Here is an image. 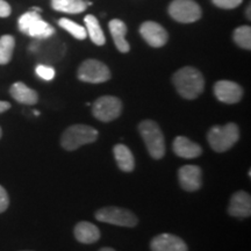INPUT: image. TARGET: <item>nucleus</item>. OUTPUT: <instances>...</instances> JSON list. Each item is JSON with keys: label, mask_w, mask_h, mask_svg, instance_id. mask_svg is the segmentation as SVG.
Wrapping results in <instances>:
<instances>
[{"label": "nucleus", "mask_w": 251, "mask_h": 251, "mask_svg": "<svg viewBox=\"0 0 251 251\" xmlns=\"http://www.w3.org/2000/svg\"><path fill=\"white\" fill-rule=\"evenodd\" d=\"M172 81L179 96L188 100L198 98L205 89L202 74L192 67L179 69L172 77Z\"/></svg>", "instance_id": "f257e3e1"}, {"label": "nucleus", "mask_w": 251, "mask_h": 251, "mask_svg": "<svg viewBox=\"0 0 251 251\" xmlns=\"http://www.w3.org/2000/svg\"><path fill=\"white\" fill-rule=\"evenodd\" d=\"M240 139V129L234 122L225 126H213L207 134L209 146L216 152L228 151Z\"/></svg>", "instance_id": "f03ea898"}, {"label": "nucleus", "mask_w": 251, "mask_h": 251, "mask_svg": "<svg viewBox=\"0 0 251 251\" xmlns=\"http://www.w3.org/2000/svg\"><path fill=\"white\" fill-rule=\"evenodd\" d=\"M98 130L86 125H74L65 129L61 137L62 147L68 151H74L80 147L96 142Z\"/></svg>", "instance_id": "7ed1b4c3"}, {"label": "nucleus", "mask_w": 251, "mask_h": 251, "mask_svg": "<svg viewBox=\"0 0 251 251\" xmlns=\"http://www.w3.org/2000/svg\"><path fill=\"white\" fill-rule=\"evenodd\" d=\"M139 131L150 156L155 159L163 158L165 155V141L159 126L152 120H146L139 125Z\"/></svg>", "instance_id": "20e7f679"}, {"label": "nucleus", "mask_w": 251, "mask_h": 251, "mask_svg": "<svg viewBox=\"0 0 251 251\" xmlns=\"http://www.w3.org/2000/svg\"><path fill=\"white\" fill-rule=\"evenodd\" d=\"M19 29L35 39H48L55 34V29L48 23L42 20L40 13L30 9L19 18Z\"/></svg>", "instance_id": "39448f33"}, {"label": "nucleus", "mask_w": 251, "mask_h": 251, "mask_svg": "<svg viewBox=\"0 0 251 251\" xmlns=\"http://www.w3.org/2000/svg\"><path fill=\"white\" fill-rule=\"evenodd\" d=\"M96 219L105 224L133 228L137 225V218L134 213L120 207H103L96 213Z\"/></svg>", "instance_id": "423d86ee"}, {"label": "nucleus", "mask_w": 251, "mask_h": 251, "mask_svg": "<svg viewBox=\"0 0 251 251\" xmlns=\"http://www.w3.org/2000/svg\"><path fill=\"white\" fill-rule=\"evenodd\" d=\"M169 14L181 24H192L201 18V8L194 0H174L169 5Z\"/></svg>", "instance_id": "0eeeda50"}, {"label": "nucleus", "mask_w": 251, "mask_h": 251, "mask_svg": "<svg viewBox=\"0 0 251 251\" xmlns=\"http://www.w3.org/2000/svg\"><path fill=\"white\" fill-rule=\"evenodd\" d=\"M78 78L85 83H105L111 79V71L107 65L98 59H86L78 69Z\"/></svg>", "instance_id": "6e6552de"}, {"label": "nucleus", "mask_w": 251, "mask_h": 251, "mask_svg": "<svg viewBox=\"0 0 251 251\" xmlns=\"http://www.w3.org/2000/svg\"><path fill=\"white\" fill-rule=\"evenodd\" d=\"M122 112L121 100L113 96H102L94 101L92 113L101 122H111L120 117Z\"/></svg>", "instance_id": "1a4fd4ad"}, {"label": "nucleus", "mask_w": 251, "mask_h": 251, "mask_svg": "<svg viewBox=\"0 0 251 251\" xmlns=\"http://www.w3.org/2000/svg\"><path fill=\"white\" fill-rule=\"evenodd\" d=\"M141 36L152 48H161L168 42L169 35L164 27L155 21H146L140 27Z\"/></svg>", "instance_id": "9d476101"}, {"label": "nucleus", "mask_w": 251, "mask_h": 251, "mask_svg": "<svg viewBox=\"0 0 251 251\" xmlns=\"http://www.w3.org/2000/svg\"><path fill=\"white\" fill-rule=\"evenodd\" d=\"M214 94L216 99L225 103H236L242 99L243 89L237 83L230 80L216 81L214 85Z\"/></svg>", "instance_id": "9b49d317"}, {"label": "nucleus", "mask_w": 251, "mask_h": 251, "mask_svg": "<svg viewBox=\"0 0 251 251\" xmlns=\"http://www.w3.org/2000/svg\"><path fill=\"white\" fill-rule=\"evenodd\" d=\"M181 188L187 192H196L201 187V169L197 165H184L178 171Z\"/></svg>", "instance_id": "f8f14e48"}, {"label": "nucleus", "mask_w": 251, "mask_h": 251, "mask_svg": "<svg viewBox=\"0 0 251 251\" xmlns=\"http://www.w3.org/2000/svg\"><path fill=\"white\" fill-rule=\"evenodd\" d=\"M150 249L151 251H187V246L176 235L161 234L152 238Z\"/></svg>", "instance_id": "ddd939ff"}, {"label": "nucleus", "mask_w": 251, "mask_h": 251, "mask_svg": "<svg viewBox=\"0 0 251 251\" xmlns=\"http://www.w3.org/2000/svg\"><path fill=\"white\" fill-rule=\"evenodd\" d=\"M228 213L234 218L246 219L251 214V198L250 194L244 191L234 193L229 202Z\"/></svg>", "instance_id": "4468645a"}, {"label": "nucleus", "mask_w": 251, "mask_h": 251, "mask_svg": "<svg viewBox=\"0 0 251 251\" xmlns=\"http://www.w3.org/2000/svg\"><path fill=\"white\" fill-rule=\"evenodd\" d=\"M172 148L176 155L183 158H197L202 153V149L199 144L185 136L176 137Z\"/></svg>", "instance_id": "2eb2a0df"}, {"label": "nucleus", "mask_w": 251, "mask_h": 251, "mask_svg": "<svg viewBox=\"0 0 251 251\" xmlns=\"http://www.w3.org/2000/svg\"><path fill=\"white\" fill-rule=\"evenodd\" d=\"M109 31L114 41V45L120 52H128L130 50L129 43L126 40V34H127V26L120 19H113L108 24Z\"/></svg>", "instance_id": "dca6fc26"}, {"label": "nucleus", "mask_w": 251, "mask_h": 251, "mask_svg": "<svg viewBox=\"0 0 251 251\" xmlns=\"http://www.w3.org/2000/svg\"><path fill=\"white\" fill-rule=\"evenodd\" d=\"M12 98L24 105H35L39 101V94L35 90L28 87L23 81H17L9 89Z\"/></svg>", "instance_id": "f3484780"}, {"label": "nucleus", "mask_w": 251, "mask_h": 251, "mask_svg": "<svg viewBox=\"0 0 251 251\" xmlns=\"http://www.w3.org/2000/svg\"><path fill=\"white\" fill-rule=\"evenodd\" d=\"M75 237L78 242L83 244H92L99 241L100 230L91 222H79L75 227Z\"/></svg>", "instance_id": "a211bd4d"}, {"label": "nucleus", "mask_w": 251, "mask_h": 251, "mask_svg": "<svg viewBox=\"0 0 251 251\" xmlns=\"http://www.w3.org/2000/svg\"><path fill=\"white\" fill-rule=\"evenodd\" d=\"M92 5V2L85 0H51V7L57 12H63L68 14L83 13L87 6Z\"/></svg>", "instance_id": "6ab92c4d"}, {"label": "nucleus", "mask_w": 251, "mask_h": 251, "mask_svg": "<svg viewBox=\"0 0 251 251\" xmlns=\"http://www.w3.org/2000/svg\"><path fill=\"white\" fill-rule=\"evenodd\" d=\"M113 152H114L115 161H117L121 171L131 172L134 170L135 159L128 147H126L125 144H117L113 149Z\"/></svg>", "instance_id": "aec40b11"}, {"label": "nucleus", "mask_w": 251, "mask_h": 251, "mask_svg": "<svg viewBox=\"0 0 251 251\" xmlns=\"http://www.w3.org/2000/svg\"><path fill=\"white\" fill-rule=\"evenodd\" d=\"M84 23H85V29H86L87 35L90 36L91 41H92L94 45L97 46L105 45L106 42L105 34H103L98 19L92 14H89L84 18Z\"/></svg>", "instance_id": "412c9836"}, {"label": "nucleus", "mask_w": 251, "mask_h": 251, "mask_svg": "<svg viewBox=\"0 0 251 251\" xmlns=\"http://www.w3.org/2000/svg\"><path fill=\"white\" fill-rule=\"evenodd\" d=\"M15 40L12 35H2L0 37V65L9 63L13 56Z\"/></svg>", "instance_id": "4be33fe9"}, {"label": "nucleus", "mask_w": 251, "mask_h": 251, "mask_svg": "<svg viewBox=\"0 0 251 251\" xmlns=\"http://www.w3.org/2000/svg\"><path fill=\"white\" fill-rule=\"evenodd\" d=\"M59 27L63 28L64 30H67L68 33H70L75 39L77 40H85L87 37V33L85 27L80 26L79 24L75 23V21L70 20V19L62 18L58 20Z\"/></svg>", "instance_id": "5701e85b"}, {"label": "nucleus", "mask_w": 251, "mask_h": 251, "mask_svg": "<svg viewBox=\"0 0 251 251\" xmlns=\"http://www.w3.org/2000/svg\"><path fill=\"white\" fill-rule=\"evenodd\" d=\"M234 41L241 48L251 49V28L250 26H241L234 30Z\"/></svg>", "instance_id": "b1692460"}, {"label": "nucleus", "mask_w": 251, "mask_h": 251, "mask_svg": "<svg viewBox=\"0 0 251 251\" xmlns=\"http://www.w3.org/2000/svg\"><path fill=\"white\" fill-rule=\"evenodd\" d=\"M36 75L40 78H42L43 80H52L55 77V70L52 68L47 67V65H37L36 69Z\"/></svg>", "instance_id": "393cba45"}, {"label": "nucleus", "mask_w": 251, "mask_h": 251, "mask_svg": "<svg viewBox=\"0 0 251 251\" xmlns=\"http://www.w3.org/2000/svg\"><path fill=\"white\" fill-rule=\"evenodd\" d=\"M243 0H212L215 6L224 9H233L242 4Z\"/></svg>", "instance_id": "a878e982"}, {"label": "nucleus", "mask_w": 251, "mask_h": 251, "mask_svg": "<svg viewBox=\"0 0 251 251\" xmlns=\"http://www.w3.org/2000/svg\"><path fill=\"white\" fill-rule=\"evenodd\" d=\"M9 198L4 187L0 185V213H4L8 208Z\"/></svg>", "instance_id": "bb28decb"}, {"label": "nucleus", "mask_w": 251, "mask_h": 251, "mask_svg": "<svg viewBox=\"0 0 251 251\" xmlns=\"http://www.w3.org/2000/svg\"><path fill=\"white\" fill-rule=\"evenodd\" d=\"M12 9L8 2L5 0H0V18H7L11 14Z\"/></svg>", "instance_id": "cd10ccee"}, {"label": "nucleus", "mask_w": 251, "mask_h": 251, "mask_svg": "<svg viewBox=\"0 0 251 251\" xmlns=\"http://www.w3.org/2000/svg\"><path fill=\"white\" fill-rule=\"evenodd\" d=\"M11 108V103L8 101H1L0 100V113H4Z\"/></svg>", "instance_id": "c85d7f7f"}, {"label": "nucleus", "mask_w": 251, "mask_h": 251, "mask_svg": "<svg viewBox=\"0 0 251 251\" xmlns=\"http://www.w3.org/2000/svg\"><path fill=\"white\" fill-rule=\"evenodd\" d=\"M99 251H115V250L113 249V248H108V247H106V248H102V249H100Z\"/></svg>", "instance_id": "c756f323"}, {"label": "nucleus", "mask_w": 251, "mask_h": 251, "mask_svg": "<svg viewBox=\"0 0 251 251\" xmlns=\"http://www.w3.org/2000/svg\"><path fill=\"white\" fill-rule=\"evenodd\" d=\"M247 13H248V18L250 19V5L248 6V11H247Z\"/></svg>", "instance_id": "7c9ffc66"}, {"label": "nucleus", "mask_w": 251, "mask_h": 251, "mask_svg": "<svg viewBox=\"0 0 251 251\" xmlns=\"http://www.w3.org/2000/svg\"><path fill=\"white\" fill-rule=\"evenodd\" d=\"M34 114H35L36 117H39V115H40V112H39V111H34Z\"/></svg>", "instance_id": "2f4dec72"}, {"label": "nucleus", "mask_w": 251, "mask_h": 251, "mask_svg": "<svg viewBox=\"0 0 251 251\" xmlns=\"http://www.w3.org/2000/svg\"><path fill=\"white\" fill-rule=\"evenodd\" d=\"M2 136V130H1V127H0V139H1Z\"/></svg>", "instance_id": "473e14b6"}]
</instances>
